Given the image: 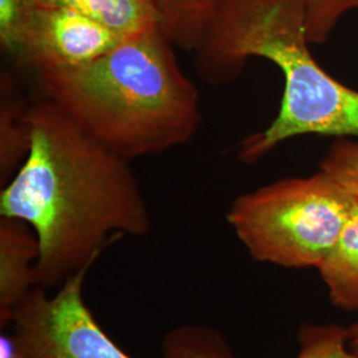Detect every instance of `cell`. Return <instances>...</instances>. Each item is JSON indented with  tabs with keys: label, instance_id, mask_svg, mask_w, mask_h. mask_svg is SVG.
Segmentation results:
<instances>
[{
	"label": "cell",
	"instance_id": "obj_1",
	"mask_svg": "<svg viewBox=\"0 0 358 358\" xmlns=\"http://www.w3.org/2000/svg\"><path fill=\"white\" fill-rule=\"evenodd\" d=\"M31 146L0 192V217L26 222L38 242V285L59 288L121 236L152 219L128 159L94 140L47 97L28 108Z\"/></svg>",
	"mask_w": 358,
	"mask_h": 358
},
{
	"label": "cell",
	"instance_id": "obj_2",
	"mask_svg": "<svg viewBox=\"0 0 358 358\" xmlns=\"http://www.w3.org/2000/svg\"><path fill=\"white\" fill-rule=\"evenodd\" d=\"M309 45L306 0H223L210 19L192 51L205 83L234 81L251 57L273 63L284 77L273 121L239 143L244 164H255L299 136L358 138V90L331 76Z\"/></svg>",
	"mask_w": 358,
	"mask_h": 358
},
{
	"label": "cell",
	"instance_id": "obj_3",
	"mask_svg": "<svg viewBox=\"0 0 358 358\" xmlns=\"http://www.w3.org/2000/svg\"><path fill=\"white\" fill-rule=\"evenodd\" d=\"M162 28L125 38L88 64L38 72L47 97L105 148L131 161L192 141L201 97Z\"/></svg>",
	"mask_w": 358,
	"mask_h": 358
},
{
	"label": "cell",
	"instance_id": "obj_4",
	"mask_svg": "<svg viewBox=\"0 0 358 358\" xmlns=\"http://www.w3.org/2000/svg\"><path fill=\"white\" fill-rule=\"evenodd\" d=\"M357 206V198L320 170L238 196L227 222L256 262L319 268Z\"/></svg>",
	"mask_w": 358,
	"mask_h": 358
},
{
	"label": "cell",
	"instance_id": "obj_5",
	"mask_svg": "<svg viewBox=\"0 0 358 358\" xmlns=\"http://www.w3.org/2000/svg\"><path fill=\"white\" fill-rule=\"evenodd\" d=\"M81 269L55 294L36 285L13 310V337L29 358H133L105 333L85 300Z\"/></svg>",
	"mask_w": 358,
	"mask_h": 358
},
{
	"label": "cell",
	"instance_id": "obj_6",
	"mask_svg": "<svg viewBox=\"0 0 358 358\" xmlns=\"http://www.w3.org/2000/svg\"><path fill=\"white\" fill-rule=\"evenodd\" d=\"M124 38L87 15L43 4L29 26L19 60L38 72L88 64L115 50Z\"/></svg>",
	"mask_w": 358,
	"mask_h": 358
},
{
	"label": "cell",
	"instance_id": "obj_7",
	"mask_svg": "<svg viewBox=\"0 0 358 358\" xmlns=\"http://www.w3.org/2000/svg\"><path fill=\"white\" fill-rule=\"evenodd\" d=\"M294 358H358L349 348L348 329L337 324H304ZM164 358H234L219 333L205 325H182L167 332L162 341Z\"/></svg>",
	"mask_w": 358,
	"mask_h": 358
},
{
	"label": "cell",
	"instance_id": "obj_8",
	"mask_svg": "<svg viewBox=\"0 0 358 358\" xmlns=\"http://www.w3.org/2000/svg\"><path fill=\"white\" fill-rule=\"evenodd\" d=\"M38 242L26 222L0 217V327L11 322L13 310L38 285Z\"/></svg>",
	"mask_w": 358,
	"mask_h": 358
},
{
	"label": "cell",
	"instance_id": "obj_9",
	"mask_svg": "<svg viewBox=\"0 0 358 358\" xmlns=\"http://www.w3.org/2000/svg\"><path fill=\"white\" fill-rule=\"evenodd\" d=\"M317 269L333 306L358 310V206Z\"/></svg>",
	"mask_w": 358,
	"mask_h": 358
},
{
	"label": "cell",
	"instance_id": "obj_10",
	"mask_svg": "<svg viewBox=\"0 0 358 358\" xmlns=\"http://www.w3.org/2000/svg\"><path fill=\"white\" fill-rule=\"evenodd\" d=\"M87 15L122 38L136 36L161 27L152 0H43Z\"/></svg>",
	"mask_w": 358,
	"mask_h": 358
},
{
	"label": "cell",
	"instance_id": "obj_11",
	"mask_svg": "<svg viewBox=\"0 0 358 358\" xmlns=\"http://www.w3.org/2000/svg\"><path fill=\"white\" fill-rule=\"evenodd\" d=\"M13 78L1 75L0 101V183L10 182L26 161L31 146V130L28 124V108L13 90Z\"/></svg>",
	"mask_w": 358,
	"mask_h": 358
},
{
	"label": "cell",
	"instance_id": "obj_12",
	"mask_svg": "<svg viewBox=\"0 0 358 358\" xmlns=\"http://www.w3.org/2000/svg\"><path fill=\"white\" fill-rule=\"evenodd\" d=\"M161 28L173 44L192 52L223 0H152Z\"/></svg>",
	"mask_w": 358,
	"mask_h": 358
},
{
	"label": "cell",
	"instance_id": "obj_13",
	"mask_svg": "<svg viewBox=\"0 0 358 358\" xmlns=\"http://www.w3.org/2000/svg\"><path fill=\"white\" fill-rule=\"evenodd\" d=\"M43 0H0L1 51L19 60L29 26Z\"/></svg>",
	"mask_w": 358,
	"mask_h": 358
},
{
	"label": "cell",
	"instance_id": "obj_14",
	"mask_svg": "<svg viewBox=\"0 0 358 358\" xmlns=\"http://www.w3.org/2000/svg\"><path fill=\"white\" fill-rule=\"evenodd\" d=\"M310 44L325 43L341 19L358 11V0H306Z\"/></svg>",
	"mask_w": 358,
	"mask_h": 358
},
{
	"label": "cell",
	"instance_id": "obj_15",
	"mask_svg": "<svg viewBox=\"0 0 358 358\" xmlns=\"http://www.w3.org/2000/svg\"><path fill=\"white\" fill-rule=\"evenodd\" d=\"M320 170L358 199V141L344 138L333 143Z\"/></svg>",
	"mask_w": 358,
	"mask_h": 358
},
{
	"label": "cell",
	"instance_id": "obj_16",
	"mask_svg": "<svg viewBox=\"0 0 358 358\" xmlns=\"http://www.w3.org/2000/svg\"><path fill=\"white\" fill-rule=\"evenodd\" d=\"M0 358H29L17 348L11 336L1 334V348Z\"/></svg>",
	"mask_w": 358,
	"mask_h": 358
},
{
	"label": "cell",
	"instance_id": "obj_17",
	"mask_svg": "<svg viewBox=\"0 0 358 358\" xmlns=\"http://www.w3.org/2000/svg\"><path fill=\"white\" fill-rule=\"evenodd\" d=\"M349 336V348L352 352L358 356V320L348 329Z\"/></svg>",
	"mask_w": 358,
	"mask_h": 358
}]
</instances>
